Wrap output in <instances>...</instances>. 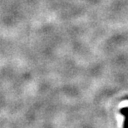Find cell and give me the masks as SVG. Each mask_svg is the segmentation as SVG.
<instances>
[{"instance_id": "cell-1", "label": "cell", "mask_w": 128, "mask_h": 128, "mask_svg": "<svg viewBox=\"0 0 128 128\" xmlns=\"http://www.w3.org/2000/svg\"><path fill=\"white\" fill-rule=\"evenodd\" d=\"M120 113L124 116V123L122 128H128V106L122 107L120 109Z\"/></svg>"}]
</instances>
